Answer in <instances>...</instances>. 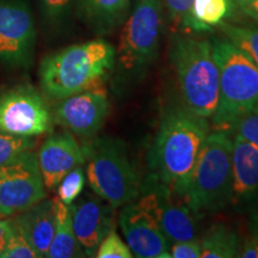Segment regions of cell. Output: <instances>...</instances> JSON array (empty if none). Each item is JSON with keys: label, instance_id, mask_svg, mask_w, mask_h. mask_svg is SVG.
I'll use <instances>...</instances> for the list:
<instances>
[{"label": "cell", "instance_id": "obj_4", "mask_svg": "<svg viewBox=\"0 0 258 258\" xmlns=\"http://www.w3.org/2000/svg\"><path fill=\"white\" fill-rule=\"evenodd\" d=\"M219 72L218 105L212 123L215 131L232 135L241 115L258 104V67L226 37L212 41Z\"/></svg>", "mask_w": 258, "mask_h": 258}, {"label": "cell", "instance_id": "obj_19", "mask_svg": "<svg viewBox=\"0 0 258 258\" xmlns=\"http://www.w3.org/2000/svg\"><path fill=\"white\" fill-rule=\"evenodd\" d=\"M132 0H78L80 11L97 30L109 32L123 24Z\"/></svg>", "mask_w": 258, "mask_h": 258}, {"label": "cell", "instance_id": "obj_2", "mask_svg": "<svg viewBox=\"0 0 258 258\" xmlns=\"http://www.w3.org/2000/svg\"><path fill=\"white\" fill-rule=\"evenodd\" d=\"M116 62V49L104 40L73 44L41 61L38 79L43 95L61 101L103 85Z\"/></svg>", "mask_w": 258, "mask_h": 258}, {"label": "cell", "instance_id": "obj_12", "mask_svg": "<svg viewBox=\"0 0 258 258\" xmlns=\"http://www.w3.org/2000/svg\"><path fill=\"white\" fill-rule=\"evenodd\" d=\"M110 110L104 86L85 90L57 101L53 120L67 132L89 139L98 133Z\"/></svg>", "mask_w": 258, "mask_h": 258}, {"label": "cell", "instance_id": "obj_17", "mask_svg": "<svg viewBox=\"0 0 258 258\" xmlns=\"http://www.w3.org/2000/svg\"><path fill=\"white\" fill-rule=\"evenodd\" d=\"M25 239L37 253L38 258L47 257L54 230H55V202L43 199L12 218Z\"/></svg>", "mask_w": 258, "mask_h": 258}, {"label": "cell", "instance_id": "obj_14", "mask_svg": "<svg viewBox=\"0 0 258 258\" xmlns=\"http://www.w3.org/2000/svg\"><path fill=\"white\" fill-rule=\"evenodd\" d=\"M72 203V224L76 237L86 257H96L103 238L114 230L112 208L98 195L86 194Z\"/></svg>", "mask_w": 258, "mask_h": 258}, {"label": "cell", "instance_id": "obj_33", "mask_svg": "<svg viewBox=\"0 0 258 258\" xmlns=\"http://www.w3.org/2000/svg\"><path fill=\"white\" fill-rule=\"evenodd\" d=\"M12 231H14L12 218H0V257H2V253L4 252L10 238H11Z\"/></svg>", "mask_w": 258, "mask_h": 258}, {"label": "cell", "instance_id": "obj_3", "mask_svg": "<svg viewBox=\"0 0 258 258\" xmlns=\"http://www.w3.org/2000/svg\"><path fill=\"white\" fill-rule=\"evenodd\" d=\"M169 56L185 108L211 118L219 97V72L212 42L176 34L171 38Z\"/></svg>", "mask_w": 258, "mask_h": 258}, {"label": "cell", "instance_id": "obj_18", "mask_svg": "<svg viewBox=\"0 0 258 258\" xmlns=\"http://www.w3.org/2000/svg\"><path fill=\"white\" fill-rule=\"evenodd\" d=\"M55 202V230L51 239L48 258H76L86 257L82 245L77 239L72 224L71 206L64 205L59 198H54Z\"/></svg>", "mask_w": 258, "mask_h": 258}, {"label": "cell", "instance_id": "obj_10", "mask_svg": "<svg viewBox=\"0 0 258 258\" xmlns=\"http://www.w3.org/2000/svg\"><path fill=\"white\" fill-rule=\"evenodd\" d=\"M36 29L24 0H0V61L29 67L34 60Z\"/></svg>", "mask_w": 258, "mask_h": 258}, {"label": "cell", "instance_id": "obj_30", "mask_svg": "<svg viewBox=\"0 0 258 258\" xmlns=\"http://www.w3.org/2000/svg\"><path fill=\"white\" fill-rule=\"evenodd\" d=\"M171 258H201V244L198 239L175 241L170 245Z\"/></svg>", "mask_w": 258, "mask_h": 258}, {"label": "cell", "instance_id": "obj_22", "mask_svg": "<svg viewBox=\"0 0 258 258\" xmlns=\"http://www.w3.org/2000/svg\"><path fill=\"white\" fill-rule=\"evenodd\" d=\"M224 36L240 49L258 67V27L235 25L222 22L219 25Z\"/></svg>", "mask_w": 258, "mask_h": 258}, {"label": "cell", "instance_id": "obj_9", "mask_svg": "<svg viewBox=\"0 0 258 258\" xmlns=\"http://www.w3.org/2000/svg\"><path fill=\"white\" fill-rule=\"evenodd\" d=\"M53 114L32 86H19L0 97V132L35 138L53 128Z\"/></svg>", "mask_w": 258, "mask_h": 258}, {"label": "cell", "instance_id": "obj_23", "mask_svg": "<svg viewBox=\"0 0 258 258\" xmlns=\"http://www.w3.org/2000/svg\"><path fill=\"white\" fill-rule=\"evenodd\" d=\"M192 3L194 0H163V5L165 6L173 27L184 32L201 34L202 29L191 15Z\"/></svg>", "mask_w": 258, "mask_h": 258}, {"label": "cell", "instance_id": "obj_13", "mask_svg": "<svg viewBox=\"0 0 258 258\" xmlns=\"http://www.w3.org/2000/svg\"><path fill=\"white\" fill-rule=\"evenodd\" d=\"M118 225L134 257L171 258V243L153 215L138 200L123 206Z\"/></svg>", "mask_w": 258, "mask_h": 258}, {"label": "cell", "instance_id": "obj_16", "mask_svg": "<svg viewBox=\"0 0 258 258\" xmlns=\"http://www.w3.org/2000/svg\"><path fill=\"white\" fill-rule=\"evenodd\" d=\"M256 199H258V147L234 135L231 203L241 207Z\"/></svg>", "mask_w": 258, "mask_h": 258}, {"label": "cell", "instance_id": "obj_11", "mask_svg": "<svg viewBox=\"0 0 258 258\" xmlns=\"http://www.w3.org/2000/svg\"><path fill=\"white\" fill-rule=\"evenodd\" d=\"M175 199L165 184L151 175L137 200L153 215L170 243L198 239L196 215L185 205H177Z\"/></svg>", "mask_w": 258, "mask_h": 258}, {"label": "cell", "instance_id": "obj_7", "mask_svg": "<svg viewBox=\"0 0 258 258\" xmlns=\"http://www.w3.org/2000/svg\"><path fill=\"white\" fill-rule=\"evenodd\" d=\"M164 31L163 0H132L116 59L124 79L145 76L157 60Z\"/></svg>", "mask_w": 258, "mask_h": 258}, {"label": "cell", "instance_id": "obj_24", "mask_svg": "<svg viewBox=\"0 0 258 258\" xmlns=\"http://www.w3.org/2000/svg\"><path fill=\"white\" fill-rule=\"evenodd\" d=\"M85 172L82 165L74 167L62 177V179L57 184V198L64 205H72L82 194L85 186Z\"/></svg>", "mask_w": 258, "mask_h": 258}, {"label": "cell", "instance_id": "obj_29", "mask_svg": "<svg viewBox=\"0 0 258 258\" xmlns=\"http://www.w3.org/2000/svg\"><path fill=\"white\" fill-rule=\"evenodd\" d=\"M74 0H40V6L48 23L60 25L71 14Z\"/></svg>", "mask_w": 258, "mask_h": 258}, {"label": "cell", "instance_id": "obj_25", "mask_svg": "<svg viewBox=\"0 0 258 258\" xmlns=\"http://www.w3.org/2000/svg\"><path fill=\"white\" fill-rule=\"evenodd\" d=\"M34 146L35 140L32 138L0 132V165L9 163L19 154L31 151Z\"/></svg>", "mask_w": 258, "mask_h": 258}, {"label": "cell", "instance_id": "obj_20", "mask_svg": "<svg viewBox=\"0 0 258 258\" xmlns=\"http://www.w3.org/2000/svg\"><path fill=\"white\" fill-rule=\"evenodd\" d=\"M201 244V258L238 257L240 241L238 235L224 224H214L208 228Z\"/></svg>", "mask_w": 258, "mask_h": 258}, {"label": "cell", "instance_id": "obj_27", "mask_svg": "<svg viewBox=\"0 0 258 258\" xmlns=\"http://www.w3.org/2000/svg\"><path fill=\"white\" fill-rule=\"evenodd\" d=\"M232 133L258 147V104L238 118Z\"/></svg>", "mask_w": 258, "mask_h": 258}, {"label": "cell", "instance_id": "obj_32", "mask_svg": "<svg viewBox=\"0 0 258 258\" xmlns=\"http://www.w3.org/2000/svg\"><path fill=\"white\" fill-rule=\"evenodd\" d=\"M234 5L245 17L258 22V0H234Z\"/></svg>", "mask_w": 258, "mask_h": 258}, {"label": "cell", "instance_id": "obj_5", "mask_svg": "<svg viewBox=\"0 0 258 258\" xmlns=\"http://www.w3.org/2000/svg\"><path fill=\"white\" fill-rule=\"evenodd\" d=\"M232 148L230 133L214 131L206 138L180 198L196 217L231 203Z\"/></svg>", "mask_w": 258, "mask_h": 258}, {"label": "cell", "instance_id": "obj_15", "mask_svg": "<svg viewBox=\"0 0 258 258\" xmlns=\"http://www.w3.org/2000/svg\"><path fill=\"white\" fill-rule=\"evenodd\" d=\"M38 166L44 186L54 190L62 177L74 167L85 163L84 146L70 132L55 133L48 137L37 153Z\"/></svg>", "mask_w": 258, "mask_h": 258}, {"label": "cell", "instance_id": "obj_28", "mask_svg": "<svg viewBox=\"0 0 258 258\" xmlns=\"http://www.w3.org/2000/svg\"><path fill=\"white\" fill-rule=\"evenodd\" d=\"M14 221V220H12ZM0 258H38L37 253L25 239L24 234L14 222V231Z\"/></svg>", "mask_w": 258, "mask_h": 258}, {"label": "cell", "instance_id": "obj_1", "mask_svg": "<svg viewBox=\"0 0 258 258\" xmlns=\"http://www.w3.org/2000/svg\"><path fill=\"white\" fill-rule=\"evenodd\" d=\"M209 132L208 118L185 106H172L164 112L148 163L152 176L176 198H182Z\"/></svg>", "mask_w": 258, "mask_h": 258}, {"label": "cell", "instance_id": "obj_8", "mask_svg": "<svg viewBox=\"0 0 258 258\" xmlns=\"http://www.w3.org/2000/svg\"><path fill=\"white\" fill-rule=\"evenodd\" d=\"M47 198L46 186L32 151L0 165V218H10Z\"/></svg>", "mask_w": 258, "mask_h": 258}, {"label": "cell", "instance_id": "obj_21", "mask_svg": "<svg viewBox=\"0 0 258 258\" xmlns=\"http://www.w3.org/2000/svg\"><path fill=\"white\" fill-rule=\"evenodd\" d=\"M234 0H194L191 15L203 32L219 27L232 14Z\"/></svg>", "mask_w": 258, "mask_h": 258}, {"label": "cell", "instance_id": "obj_6", "mask_svg": "<svg viewBox=\"0 0 258 258\" xmlns=\"http://www.w3.org/2000/svg\"><path fill=\"white\" fill-rule=\"evenodd\" d=\"M90 188L116 209L137 200L143 182L123 141L101 138L84 146Z\"/></svg>", "mask_w": 258, "mask_h": 258}, {"label": "cell", "instance_id": "obj_31", "mask_svg": "<svg viewBox=\"0 0 258 258\" xmlns=\"http://www.w3.org/2000/svg\"><path fill=\"white\" fill-rule=\"evenodd\" d=\"M238 257L241 258H258V218L253 219L250 224L249 235L240 244Z\"/></svg>", "mask_w": 258, "mask_h": 258}, {"label": "cell", "instance_id": "obj_26", "mask_svg": "<svg viewBox=\"0 0 258 258\" xmlns=\"http://www.w3.org/2000/svg\"><path fill=\"white\" fill-rule=\"evenodd\" d=\"M97 258H132L134 257L128 244L122 240L117 232L111 230L103 238L96 252Z\"/></svg>", "mask_w": 258, "mask_h": 258}]
</instances>
